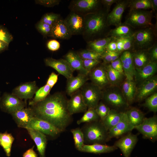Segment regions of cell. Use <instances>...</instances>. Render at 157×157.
Wrapping results in <instances>:
<instances>
[{"label": "cell", "instance_id": "cb8c5ba5", "mask_svg": "<svg viewBox=\"0 0 157 157\" xmlns=\"http://www.w3.org/2000/svg\"><path fill=\"white\" fill-rule=\"evenodd\" d=\"M88 75L78 73L75 76H73L67 79L66 91L71 96L82 87L89 79Z\"/></svg>", "mask_w": 157, "mask_h": 157}, {"label": "cell", "instance_id": "83f0119b", "mask_svg": "<svg viewBox=\"0 0 157 157\" xmlns=\"http://www.w3.org/2000/svg\"><path fill=\"white\" fill-rule=\"evenodd\" d=\"M137 88L133 80L126 78L121 85V90L128 104L132 102L136 96Z\"/></svg>", "mask_w": 157, "mask_h": 157}, {"label": "cell", "instance_id": "836d02e7", "mask_svg": "<svg viewBox=\"0 0 157 157\" xmlns=\"http://www.w3.org/2000/svg\"><path fill=\"white\" fill-rule=\"evenodd\" d=\"M125 113L130 123L134 128L141 124L145 118L142 112L135 108H130Z\"/></svg>", "mask_w": 157, "mask_h": 157}, {"label": "cell", "instance_id": "db71d44e", "mask_svg": "<svg viewBox=\"0 0 157 157\" xmlns=\"http://www.w3.org/2000/svg\"><path fill=\"white\" fill-rule=\"evenodd\" d=\"M58 80V75L54 72H52L49 75L46 82V84L52 88L56 83Z\"/></svg>", "mask_w": 157, "mask_h": 157}, {"label": "cell", "instance_id": "9c48e42d", "mask_svg": "<svg viewBox=\"0 0 157 157\" xmlns=\"http://www.w3.org/2000/svg\"><path fill=\"white\" fill-rule=\"evenodd\" d=\"M26 105L25 102L12 93H4L0 100V108L10 114L25 108Z\"/></svg>", "mask_w": 157, "mask_h": 157}, {"label": "cell", "instance_id": "6da1fadb", "mask_svg": "<svg viewBox=\"0 0 157 157\" xmlns=\"http://www.w3.org/2000/svg\"><path fill=\"white\" fill-rule=\"evenodd\" d=\"M67 101L64 94L57 92L31 107L35 117L48 122L62 132L72 121L67 109Z\"/></svg>", "mask_w": 157, "mask_h": 157}, {"label": "cell", "instance_id": "603a6c76", "mask_svg": "<svg viewBox=\"0 0 157 157\" xmlns=\"http://www.w3.org/2000/svg\"><path fill=\"white\" fill-rule=\"evenodd\" d=\"M120 58L121 60L124 74L126 78L133 80L135 74L132 52L129 51L123 52Z\"/></svg>", "mask_w": 157, "mask_h": 157}, {"label": "cell", "instance_id": "f35d334b", "mask_svg": "<svg viewBox=\"0 0 157 157\" xmlns=\"http://www.w3.org/2000/svg\"><path fill=\"white\" fill-rule=\"evenodd\" d=\"M99 119L95 109H88L83 116L77 120V124L79 125L82 123L92 122L98 121Z\"/></svg>", "mask_w": 157, "mask_h": 157}, {"label": "cell", "instance_id": "5b68a950", "mask_svg": "<svg viewBox=\"0 0 157 157\" xmlns=\"http://www.w3.org/2000/svg\"><path fill=\"white\" fill-rule=\"evenodd\" d=\"M153 13L151 10H129L124 23L132 28L138 29L153 26L152 20Z\"/></svg>", "mask_w": 157, "mask_h": 157}, {"label": "cell", "instance_id": "2e32d148", "mask_svg": "<svg viewBox=\"0 0 157 157\" xmlns=\"http://www.w3.org/2000/svg\"><path fill=\"white\" fill-rule=\"evenodd\" d=\"M38 89L35 81L26 82L15 87L12 94L21 99L26 100L32 98Z\"/></svg>", "mask_w": 157, "mask_h": 157}, {"label": "cell", "instance_id": "f546056e", "mask_svg": "<svg viewBox=\"0 0 157 157\" xmlns=\"http://www.w3.org/2000/svg\"><path fill=\"white\" fill-rule=\"evenodd\" d=\"M117 148L115 146H108L100 144H84L81 151L94 154L109 153L115 150Z\"/></svg>", "mask_w": 157, "mask_h": 157}, {"label": "cell", "instance_id": "9a60e30c", "mask_svg": "<svg viewBox=\"0 0 157 157\" xmlns=\"http://www.w3.org/2000/svg\"><path fill=\"white\" fill-rule=\"evenodd\" d=\"M157 88V77L154 76L140 83L137 88L135 97L142 100L155 93Z\"/></svg>", "mask_w": 157, "mask_h": 157}, {"label": "cell", "instance_id": "ba28073f", "mask_svg": "<svg viewBox=\"0 0 157 157\" xmlns=\"http://www.w3.org/2000/svg\"><path fill=\"white\" fill-rule=\"evenodd\" d=\"M101 5L99 0H75L72 1L69 8L72 11L84 15L100 9Z\"/></svg>", "mask_w": 157, "mask_h": 157}, {"label": "cell", "instance_id": "94428289", "mask_svg": "<svg viewBox=\"0 0 157 157\" xmlns=\"http://www.w3.org/2000/svg\"><path fill=\"white\" fill-rule=\"evenodd\" d=\"M9 44L0 40V53L6 50L8 47Z\"/></svg>", "mask_w": 157, "mask_h": 157}, {"label": "cell", "instance_id": "f6af8a7d", "mask_svg": "<svg viewBox=\"0 0 157 157\" xmlns=\"http://www.w3.org/2000/svg\"><path fill=\"white\" fill-rule=\"evenodd\" d=\"M36 28L38 31L44 36H49L52 26L39 21L36 25Z\"/></svg>", "mask_w": 157, "mask_h": 157}, {"label": "cell", "instance_id": "44dd1931", "mask_svg": "<svg viewBox=\"0 0 157 157\" xmlns=\"http://www.w3.org/2000/svg\"><path fill=\"white\" fill-rule=\"evenodd\" d=\"M134 128L130 123L125 112L119 121L108 131L109 139L117 137L129 132Z\"/></svg>", "mask_w": 157, "mask_h": 157}, {"label": "cell", "instance_id": "7bdbcfd3", "mask_svg": "<svg viewBox=\"0 0 157 157\" xmlns=\"http://www.w3.org/2000/svg\"><path fill=\"white\" fill-rule=\"evenodd\" d=\"M60 19L59 14L50 13L45 14L40 21L52 26L57 20Z\"/></svg>", "mask_w": 157, "mask_h": 157}, {"label": "cell", "instance_id": "9f6ffc18", "mask_svg": "<svg viewBox=\"0 0 157 157\" xmlns=\"http://www.w3.org/2000/svg\"><path fill=\"white\" fill-rule=\"evenodd\" d=\"M106 49L112 52L117 51V43L115 38L108 44Z\"/></svg>", "mask_w": 157, "mask_h": 157}, {"label": "cell", "instance_id": "ac0fdd59", "mask_svg": "<svg viewBox=\"0 0 157 157\" xmlns=\"http://www.w3.org/2000/svg\"><path fill=\"white\" fill-rule=\"evenodd\" d=\"M92 83L102 89L109 84L105 64L96 66L89 73Z\"/></svg>", "mask_w": 157, "mask_h": 157}, {"label": "cell", "instance_id": "6125c7cd", "mask_svg": "<svg viewBox=\"0 0 157 157\" xmlns=\"http://www.w3.org/2000/svg\"><path fill=\"white\" fill-rule=\"evenodd\" d=\"M112 61L115 60L120 57L121 54L117 51H110Z\"/></svg>", "mask_w": 157, "mask_h": 157}, {"label": "cell", "instance_id": "d6986e66", "mask_svg": "<svg viewBox=\"0 0 157 157\" xmlns=\"http://www.w3.org/2000/svg\"><path fill=\"white\" fill-rule=\"evenodd\" d=\"M68 100L67 107L68 110L71 115L80 113L85 112L88 108L85 104L81 91H78L71 96Z\"/></svg>", "mask_w": 157, "mask_h": 157}, {"label": "cell", "instance_id": "681fc988", "mask_svg": "<svg viewBox=\"0 0 157 157\" xmlns=\"http://www.w3.org/2000/svg\"><path fill=\"white\" fill-rule=\"evenodd\" d=\"M36 3L46 7H51L59 4L60 0H39L35 1Z\"/></svg>", "mask_w": 157, "mask_h": 157}, {"label": "cell", "instance_id": "30bf717a", "mask_svg": "<svg viewBox=\"0 0 157 157\" xmlns=\"http://www.w3.org/2000/svg\"><path fill=\"white\" fill-rule=\"evenodd\" d=\"M26 129L34 130L52 137L56 136L61 133L49 123L35 117L31 119Z\"/></svg>", "mask_w": 157, "mask_h": 157}, {"label": "cell", "instance_id": "be15d7a7", "mask_svg": "<svg viewBox=\"0 0 157 157\" xmlns=\"http://www.w3.org/2000/svg\"><path fill=\"white\" fill-rule=\"evenodd\" d=\"M152 5L151 10L154 12H156L157 10V0H151Z\"/></svg>", "mask_w": 157, "mask_h": 157}, {"label": "cell", "instance_id": "ffe728a7", "mask_svg": "<svg viewBox=\"0 0 157 157\" xmlns=\"http://www.w3.org/2000/svg\"><path fill=\"white\" fill-rule=\"evenodd\" d=\"M135 83L139 85L145 80L154 76L157 71V61H150L143 67L135 68Z\"/></svg>", "mask_w": 157, "mask_h": 157}, {"label": "cell", "instance_id": "3957f363", "mask_svg": "<svg viewBox=\"0 0 157 157\" xmlns=\"http://www.w3.org/2000/svg\"><path fill=\"white\" fill-rule=\"evenodd\" d=\"M85 144H103L109 139L108 131L100 120L85 123L81 129Z\"/></svg>", "mask_w": 157, "mask_h": 157}, {"label": "cell", "instance_id": "277c9868", "mask_svg": "<svg viewBox=\"0 0 157 157\" xmlns=\"http://www.w3.org/2000/svg\"><path fill=\"white\" fill-rule=\"evenodd\" d=\"M157 27L152 26L138 29L133 34L132 51L148 50L157 42Z\"/></svg>", "mask_w": 157, "mask_h": 157}, {"label": "cell", "instance_id": "8992f818", "mask_svg": "<svg viewBox=\"0 0 157 157\" xmlns=\"http://www.w3.org/2000/svg\"><path fill=\"white\" fill-rule=\"evenodd\" d=\"M98 87L93 83L85 85L81 92L88 109H95L102 98L103 92Z\"/></svg>", "mask_w": 157, "mask_h": 157}, {"label": "cell", "instance_id": "7dc6e473", "mask_svg": "<svg viewBox=\"0 0 157 157\" xmlns=\"http://www.w3.org/2000/svg\"><path fill=\"white\" fill-rule=\"evenodd\" d=\"M13 39V36L7 29L4 26L0 25V40L9 44Z\"/></svg>", "mask_w": 157, "mask_h": 157}, {"label": "cell", "instance_id": "60d3db41", "mask_svg": "<svg viewBox=\"0 0 157 157\" xmlns=\"http://www.w3.org/2000/svg\"><path fill=\"white\" fill-rule=\"evenodd\" d=\"M144 105L150 111L156 112L157 111V93L156 92L146 98Z\"/></svg>", "mask_w": 157, "mask_h": 157}, {"label": "cell", "instance_id": "11a10c76", "mask_svg": "<svg viewBox=\"0 0 157 157\" xmlns=\"http://www.w3.org/2000/svg\"><path fill=\"white\" fill-rule=\"evenodd\" d=\"M118 0H101V3L105 8L109 12L111 6L115 3H117Z\"/></svg>", "mask_w": 157, "mask_h": 157}, {"label": "cell", "instance_id": "f5cc1de1", "mask_svg": "<svg viewBox=\"0 0 157 157\" xmlns=\"http://www.w3.org/2000/svg\"><path fill=\"white\" fill-rule=\"evenodd\" d=\"M101 59L103 60L104 64H105L110 63L112 61L110 51L106 49L101 54Z\"/></svg>", "mask_w": 157, "mask_h": 157}, {"label": "cell", "instance_id": "e575fe53", "mask_svg": "<svg viewBox=\"0 0 157 157\" xmlns=\"http://www.w3.org/2000/svg\"><path fill=\"white\" fill-rule=\"evenodd\" d=\"M105 66L109 84L111 86H117L122 82L124 75L113 69L110 64H105Z\"/></svg>", "mask_w": 157, "mask_h": 157}, {"label": "cell", "instance_id": "ab89813d", "mask_svg": "<svg viewBox=\"0 0 157 157\" xmlns=\"http://www.w3.org/2000/svg\"><path fill=\"white\" fill-rule=\"evenodd\" d=\"M74 141L76 149L80 151L84 144L83 133L81 129L77 128L71 130Z\"/></svg>", "mask_w": 157, "mask_h": 157}, {"label": "cell", "instance_id": "d590c367", "mask_svg": "<svg viewBox=\"0 0 157 157\" xmlns=\"http://www.w3.org/2000/svg\"><path fill=\"white\" fill-rule=\"evenodd\" d=\"M14 140V137L10 133L6 132L0 133V145L8 157L10 156L12 145Z\"/></svg>", "mask_w": 157, "mask_h": 157}, {"label": "cell", "instance_id": "4fadbf2b", "mask_svg": "<svg viewBox=\"0 0 157 157\" xmlns=\"http://www.w3.org/2000/svg\"><path fill=\"white\" fill-rule=\"evenodd\" d=\"M44 62L46 66L52 68L67 79L73 76L74 71L64 59H56L47 58L44 59Z\"/></svg>", "mask_w": 157, "mask_h": 157}, {"label": "cell", "instance_id": "52a82bcc", "mask_svg": "<svg viewBox=\"0 0 157 157\" xmlns=\"http://www.w3.org/2000/svg\"><path fill=\"white\" fill-rule=\"evenodd\" d=\"M103 92L102 98L109 105L116 108L128 106L122 92L117 86H112Z\"/></svg>", "mask_w": 157, "mask_h": 157}, {"label": "cell", "instance_id": "e0dca14e", "mask_svg": "<svg viewBox=\"0 0 157 157\" xmlns=\"http://www.w3.org/2000/svg\"><path fill=\"white\" fill-rule=\"evenodd\" d=\"M138 140L137 135L129 133L117 141L114 146L120 149L125 157H130Z\"/></svg>", "mask_w": 157, "mask_h": 157}, {"label": "cell", "instance_id": "74e56055", "mask_svg": "<svg viewBox=\"0 0 157 157\" xmlns=\"http://www.w3.org/2000/svg\"><path fill=\"white\" fill-rule=\"evenodd\" d=\"M128 7L129 10L152 9L151 0H129Z\"/></svg>", "mask_w": 157, "mask_h": 157}, {"label": "cell", "instance_id": "4316f807", "mask_svg": "<svg viewBox=\"0 0 157 157\" xmlns=\"http://www.w3.org/2000/svg\"><path fill=\"white\" fill-rule=\"evenodd\" d=\"M26 129L36 145L40 157H45V151L47 144V139L45 134L34 130L31 129Z\"/></svg>", "mask_w": 157, "mask_h": 157}, {"label": "cell", "instance_id": "f1b7e54d", "mask_svg": "<svg viewBox=\"0 0 157 157\" xmlns=\"http://www.w3.org/2000/svg\"><path fill=\"white\" fill-rule=\"evenodd\" d=\"M133 28L129 26L124 23L111 29L106 37H111L114 38H125L132 35L134 32Z\"/></svg>", "mask_w": 157, "mask_h": 157}, {"label": "cell", "instance_id": "91938a15", "mask_svg": "<svg viewBox=\"0 0 157 157\" xmlns=\"http://www.w3.org/2000/svg\"><path fill=\"white\" fill-rule=\"evenodd\" d=\"M113 61L117 66L118 68L119 71L120 72L124 75L122 65L120 57L116 60Z\"/></svg>", "mask_w": 157, "mask_h": 157}, {"label": "cell", "instance_id": "c3c4849f", "mask_svg": "<svg viewBox=\"0 0 157 157\" xmlns=\"http://www.w3.org/2000/svg\"><path fill=\"white\" fill-rule=\"evenodd\" d=\"M122 39L123 43V52L132 50L133 45V35L129 37L122 38Z\"/></svg>", "mask_w": 157, "mask_h": 157}, {"label": "cell", "instance_id": "ee69618b", "mask_svg": "<svg viewBox=\"0 0 157 157\" xmlns=\"http://www.w3.org/2000/svg\"><path fill=\"white\" fill-rule=\"evenodd\" d=\"M95 109L101 122L106 118L110 110L108 106L102 102H99Z\"/></svg>", "mask_w": 157, "mask_h": 157}, {"label": "cell", "instance_id": "7c38bea8", "mask_svg": "<svg viewBox=\"0 0 157 157\" xmlns=\"http://www.w3.org/2000/svg\"><path fill=\"white\" fill-rule=\"evenodd\" d=\"M136 129L144 137L154 140L157 138V117L154 116L145 118L142 123L135 126Z\"/></svg>", "mask_w": 157, "mask_h": 157}, {"label": "cell", "instance_id": "484cf974", "mask_svg": "<svg viewBox=\"0 0 157 157\" xmlns=\"http://www.w3.org/2000/svg\"><path fill=\"white\" fill-rule=\"evenodd\" d=\"M64 58L74 71L76 70L79 72L78 73L88 75L89 73L83 67L82 59L78 52L70 51L65 55Z\"/></svg>", "mask_w": 157, "mask_h": 157}, {"label": "cell", "instance_id": "5bb4252c", "mask_svg": "<svg viewBox=\"0 0 157 157\" xmlns=\"http://www.w3.org/2000/svg\"><path fill=\"white\" fill-rule=\"evenodd\" d=\"M129 0H119L113 10L109 12L107 16V22L109 26H117L122 23L123 14L128 7Z\"/></svg>", "mask_w": 157, "mask_h": 157}, {"label": "cell", "instance_id": "1f68e13d", "mask_svg": "<svg viewBox=\"0 0 157 157\" xmlns=\"http://www.w3.org/2000/svg\"><path fill=\"white\" fill-rule=\"evenodd\" d=\"M131 52L135 68H142L151 61L148 50H141Z\"/></svg>", "mask_w": 157, "mask_h": 157}, {"label": "cell", "instance_id": "8d00e7d4", "mask_svg": "<svg viewBox=\"0 0 157 157\" xmlns=\"http://www.w3.org/2000/svg\"><path fill=\"white\" fill-rule=\"evenodd\" d=\"M52 88L46 84L37 90L33 99L29 103V105L33 106L37 103L44 99L49 95Z\"/></svg>", "mask_w": 157, "mask_h": 157}, {"label": "cell", "instance_id": "bcb514c9", "mask_svg": "<svg viewBox=\"0 0 157 157\" xmlns=\"http://www.w3.org/2000/svg\"><path fill=\"white\" fill-rule=\"evenodd\" d=\"M82 59L83 67L89 73L99 64L101 62L100 60Z\"/></svg>", "mask_w": 157, "mask_h": 157}, {"label": "cell", "instance_id": "7402d4cb", "mask_svg": "<svg viewBox=\"0 0 157 157\" xmlns=\"http://www.w3.org/2000/svg\"><path fill=\"white\" fill-rule=\"evenodd\" d=\"M17 126L26 129L28 122L34 116L33 110L31 107L24 108L11 114Z\"/></svg>", "mask_w": 157, "mask_h": 157}, {"label": "cell", "instance_id": "680465c9", "mask_svg": "<svg viewBox=\"0 0 157 157\" xmlns=\"http://www.w3.org/2000/svg\"><path fill=\"white\" fill-rule=\"evenodd\" d=\"M115 39L117 43V51L122 53L123 52V43L122 38Z\"/></svg>", "mask_w": 157, "mask_h": 157}, {"label": "cell", "instance_id": "816d5d0a", "mask_svg": "<svg viewBox=\"0 0 157 157\" xmlns=\"http://www.w3.org/2000/svg\"><path fill=\"white\" fill-rule=\"evenodd\" d=\"M150 60L151 61L157 60V43L156 42L150 49L148 50Z\"/></svg>", "mask_w": 157, "mask_h": 157}, {"label": "cell", "instance_id": "f907efd6", "mask_svg": "<svg viewBox=\"0 0 157 157\" xmlns=\"http://www.w3.org/2000/svg\"><path fill=\"white\" fill-rule=\"evenodd\" d=\"M47 47L50 50L54 51L59 49L60 47V44L57 40H51L48 41L47 43Z\"/></svg>", "mask_w": 157, "mask_h": 157}, {"label": "cell", "instance_id": "d4e9b609", "mask_svg": "<svg viewBox=\"0 0 157 157\" xmlns=\"http://www.w3.org/2000/svg\"><path fill=\"white\" fill-rule=\"evenodd\" d=\"M72 36L64 20L60 19L52 26L49 36L60 39H67Z\"/></svg>", "mask_w": 157, "mask_h": 157}, {"label": "cell", "instance_id": "d6a6232c", "mask_svg": "<svg viewBox=\"0 0 157 157\" xmlns=\"http://www.w3.org/2000/svg\"><path fill=\"white\" fill-rule=\"evenodd\" d=\"M123 113L124 112H119L114 109H110L106 117L101 122L108 131L119 121Z\"/></svg>", "mask_w": 157, "mask_h": 157}, {"label": "cell", "instance_id": "7a4b0ae2", "mask_svg": "<svg viewBox=\"0 0 157 157\" xmlns=\"http://www.w3.org/2000/svg\"><path fill=\"white\" fill-rule=\"evenodd\" d=\"M108 11L105 8L85 15L83 33L88 41L106 37L110 30L107 22Z\"/></svg>", "mask_w": 157, "mask_h": 157}, {"label": "cell", "instance_id": "6f0895ef", "mask_svg": "<svg viewBox=\"0 0 157 157\" xmlns=\"http://www.w3.org/2000/svg\"><path fill=\"white\" fill-rule=\"evenodd\" d=\"M34 147L27 150L23 154V157H37V155L33 150Z\"/></svg>", "mask_w": 157, "mask_h": 157}, {"label": "cell", "instance_id": "8fae6325", "mask_svg": "<svg viewBox=\"0 0 157 157\" xmlns=\"http://www.w3.org/2000/svg\"><path fill=\"white\" fill-rule=\"evenodd\" d=\"M64 20L72 35L83 34L85 15L72 11Z\"/></svg>", "mask_w": 157, "mask_h": 157}, {"label": "cell", "instance_id": "4dcf8cb0", "mask_svg": "<svg viewBox=\"0 0 157 157\" xmlns=\"http://www.w3.org/2000/svg\"><path fill=\"white\" fill-rule=\"evenodd\" d=\"M115 39L108 37L88 41L87 49L101 54L106 49L108 44Z\"/></svg>", "mask_w": 157, "mask_h": 157}, {"label": "cell", "instance_id": "b9f144b4", "mask_svg": "<svg viewBox=\"0 0 157 157\" xmlns=\"http://www.w3.org/2000/svg\"><path fill=\"white\" fill-rule=\"evenodd\" d=\"M78 53L81 58L83 59H101V54L88 49H83Z\"/></svg>", "mask_w": 157, "mask_h": 157}]
</instances>
